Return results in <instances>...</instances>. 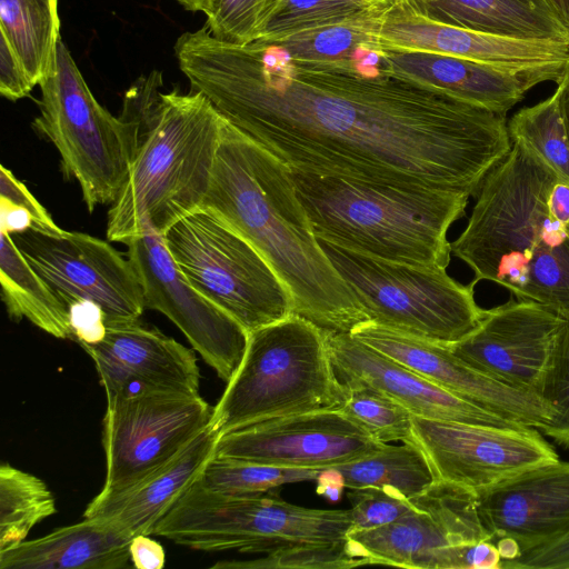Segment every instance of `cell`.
Masks as SVG:
<instances>
[{"instance_id":"6da1fadb","label":"cell","mask_w":569,"mask_h":569,"mask_svg":"<svg viewBox=\"0 0 569 569\" xmlns=\"http://www.w3.org/2000/svg\"><path fill=\"white\" fill-rule=\"evenodd\" d=\"M174 54L191 89L291 171L473 196L511 149L506 114L391 73L381 47L306 62L203 26Z\"/></svg>"},{"instance_id":"7a4b0ae2","label":"cell","mask_w":569,"mask_h":569,"mask_svg":"<svg viewBox=\"0 0 569 569\" xmlns=\"http://www.w3.org/2000/svg\"><path fill=\"white\" fill-rule=\"evenodd\" d=\"M201 208L258 250L289 291L295 313L328 331L349 333L365 323L312 230L289 168L226 119Z\"/></svg>"},{"instance_id":"3957f363","label":"cell","mask_w":569,"mask_h":569,"mask_svg":"<svg viewBox=\"0 0 569 569\" xmlns=\"http://www.w3.org/2000/svg\"><path fill=\"white\" fill-rule=\"evenodd\" d=\"M556 172L526 143L511 140L507 156L485 177L452 254L519 300L569 319V227L550 213Z\"/></svg>"},{"instance_id":"277c9868","label":"cell","mask_w":569,"mask_h":569,"mask_svg":"<svg viewBox=\"0 0 569 569\" xmlns=\"http://www.w3.org/2000/svg\"><path fill=\"white\" fill-rule=\"evenodd\" d=\"M153 70L127 91L123 108L140 122V143L129 176L108 211L107 238L129 243L159 236L201 208L208 192L223 117L193 89L161 92Z\"/></svg>"},{"instance_id":"5b68a950","label":"cell","mask_w":569,"mask_h":569,"mask_svg":"<svg viewBox=\"0 0 569 569\" xmlns=\"http://www.w3.org/2000/svg\"><path fill=\"white\" fill-rule=\"evenodd\" d=\"M290 172L317 238L383 260L449 266L448 230L469 193Z\"/></svg>"},{"instance_id":"8992f818","label":"cell","mask_w":569,"mask_h":569,"mask_svg":"<svg viewBox=\"0 0 569 569\" xmlns=\"http://www.w3.org/2000/svg\"><path fill=\"white\" fill-rule=\"evenodd\" d=\"M347 398L326 330L292 313L248 333L243 358L209 426L221 436L268 419L339 409Z\"/></svg>"},{"instance_id":"52a82bcc","label":"cell","mask_w":569,"mask_h":569,"mask_svg":"<svg viewBox=\"0 0 569 569\" xmlns=\"http://www.w3.org/2000/svg\"><path fill=\"white\" fill-rule=\"evenodd\" d=\"M351 527L350 509L306 508L271 490L223 493L206 488L198 478L151 535L197 550L270 555L345 543Z\"/></svg>"},{"instance_id":"ba28073f","label":"cell","mask_w":569,"mask_h":569,"mask_svg":"<svg viewBox=\"0 0 569 569\" xmlns=\"http://www.w3.org/2000/svg\"><path fill=\"white\" fill-rule=\"evenodd\" d=\"M39 86L32 128L54 144L64 177L77 180L90 212L112 204L140 143L138 118L124 108L114 117L98 102L62 39L54 67Z\"/></svg>"},{"instance_id":"9c48e42d","label":"cell","mask_w":569,"mask_h":569,"mask_svg":"<svg viewBox=\"0 0 569 569\" xmlns=\"http://www.w3.org/2000/svg\"><path fill=\"white\" fill-rule=\"evenodd\" d=\"M318 241L353 292L365 323L449 346L483 318L475 286L458 282L443 268L383 260Z\"/></svg>"},{"instance_id":"30bf717a","label":"cell","mask_w":569,"mask_h":569,"mask_svg":"<svg viewBox=\"0 0 569 569\" xmlns=\"http://www.w3.org/2000/svg\"><path fill=\"white\" fill-rule=\"evenodd\" d=\"M161 237L188 282L248 333L295 313L289 291L266 259L212 211L199 208Z\"/></svg>"},{"instance_id":"8fae6325","label":"cell","mask_w":569,"mask_h":569,"mask_svg":"<svg viewBox=\"0 0 569 569\" xmlns=\"http://www.w3.org/2000/svg\"><path fill=\"white\" fill-rule=\"evenodd\" d=\"M411 499V509L388 525L350 528L346 550L359 566L463 569L469 546L493 541L479 516L475 492L436 480Z\"/></svg>"},{"instance_id":"7c38bea8","label":"cell","mask_w":569,"mask_h":569,"mask_svg":"<svg viewBox=\"0 0 569 569\" xmlns=\"http://www.w3.org/2000/svg\"><path fill=\"white\" fill-rule=\"evenodd\" d=\"M212 413L199 393L140 390L107 398L101 492L124 489L166 463L210 425Z\"/></svg>"},{"instance_id":"4fadbf2b","label":"cell","mask_w":569,"mask_h":569,"mask_svg":"<svg viewBox=\"0 0 569 569\" xmlns=\"http://www.w3.org/2000/svg\"><path fill=\"white\" fill-rule=\"evenodd\" d=\"M10 234L67 308L92 302L102 310L107 327L134 322L142 316L146 306L138 274L129 258L107 241L66 230L27 229Z\"/></svg>"},{"instance_id":"5bb4252c","label":"cell","mask_w":569,"mask_h":569,"mask_svg":"<svg viewBox=\"0 0 569 569\" xmlns=\"http://www.w3.org/2000/svg\"><path fill=\"white\" fill-rule=\"evenodd\" d=\"M435 479L476 495L559 457L536 428L498 427L413 416L412 437Z\"/></svg>"},{"instance_id":"9a60e30c","label":"cell","mask_w":569,"mask_h":569,"mask_svg":"<svg viewBox=\"0 0 569 569\" xmlns=\"http://www.w3.org/2000/svg\"><path fill=\"white\" fill-rule=\"evenodd\" d=\"M127 246L146 308L171 320L218 377L228 382L243 358L247 330L188 282L161 236L148 231Z\"/></svg>"},{"instance_id":"2e32d148","label":"cell","mask_w":569,"mask_h":569,"mask_svg":"<svg viewBox=\"0 0 569 569\" xmlns=\"http://www.w3.org/2000/svg\"><path fill=\"white\" fill-rule=\"evenodd\" d=\"M340 409L259 421L219 436L214 456L282 468L326 469L383 448Z\"/></svg>"},{"instance_id":"e0dca14e","label":"cell","mask_w":569,"mask_h":569,"mask_svg":"<svg viewBox=\"0 0 569 569\" xmlns=\"http://www.w3.org/2000/svg\"><path fill=\"white\" fill-rule=\"evenodd\" d=\"M566 321L538 302L511 299L485 310L479 326L448 348L479 371L540 397Z\"/></svg>"},{"instance_id":"ac0fdd59","label":"cell","mask_w":569,"mask_h":569,"mask_svg":"<svg viewBox=\"0 0 569 569\" xmlns=\"http://www.w3.org/2000/svg\"><path fill=\"white\" fill-rule=\"evenodd\" d=\"M349 333L439 387L518 426L541 429L552 416V409L541 397L479 371L448 346L369 322Z\"/></svg>"},{"instance_id":"d6986e66","label":"cell","mask_w":569,"mask_h":569,"mask_svg":"<svg viewBox=\"0 0 569 569\" xmlns=\"http://www.w3.org/2000/svg\"><path fill=\"white\" fill-rule=\"evenodd\" d=\"M80 346L93 360L107 398L140 390L199 393L193 351L139 320L108 326L100 342Z\"/></svg>"},{"instance_id":"ffe728a7","label":"cell","mask_w":569,"mask_h":569,"mask_svg":"<svg viewBox=\"0 0 569 569\" xmlns=\"http://www.w3.org/2000/svg\"><path fill=\"white\" fill-rule=\"evenodd\" d=\"M326 336L336 373L346 386L379 391L426 419L521 427L439 387L350 333L326 330Z\"/></svg>"},{"instance_id":"44dd1931","label":"cell","mask_w":569,"mask_h":569,"mask_svg":"<svg viewBox=\"0 0 569 569\" xmlns=\"http://www.w3.org/2000/svg\"><path fill=\"white\" fill-rule=\"evenodd\" d=\"M483 526L493 540L515 539L521 553L569 535V462L528 469L477 493Z\"/></svg>"},{"instance_id":"7402d4cb","label":"cell","mask_w":569,"mask_h":569,"mask_svg":"<svg viewBox=\"0 0 569 569\" xmlns=\"http://www.w3.org/2000/svg\"><path fill=\"white\" fill-rule=\"evenodd\" d=\"M378 39L381 48L517 69L566 64L569 59V40L516 39L453 27L419 16L398 0L385 12Z\"/></svg>"},{"instance_id":"603a6c76","label":"cell","mask_w":569,"mask_h":569,"mask_svg":"<svg viewBox=\"0 0 569 569\" xmlns=\"http://www.w3.org/2000/svg\"><path fill=\"white\" fill-rule=\"evenodd\" d=\"M393 74L467 103L507 114L536 86L561 78L565 64L517 69L431 52L381 48Z\"/></svg>"},{"instance_id":"cb8c5ba5","label":"cell","mask_w":569,"mask_h":569,"mask_svg":"<svg viewBox=\"0 0 569 569\" xmlns=\"http://www.w3.org/2000/svg\"><path fill=\"white\" fill-rule=\"evenodd\" d=\"M218 438L208 426L170 460L139 481L118 491H100L88 503L83 517L104 520L129 538L151 535L214 456Z\"/></svg>"},{"instance_id":"d4e9b609","label":"cell","mask_w":569,"mask_h":569,"mask_svg":"<svg viewBox=\"0 0 569 569\" xmlns=\"http://www.w3.org/2000/svg\"><path fill=\"white\" fill-rule=\"evenodd\" d=\"M131 538L111 523L84 518L0 552L1 569H121Z\"/></svg>"},{"instance_id":"484cf974","label":"cell","mask_w":569,"mask_h":569,"mask_svg":"<svg viewBox=\"0 0 569 569\" xmlns=\"http://www.w3.org/2000/svg\"><path fill=\"white\" fill-rule=\"evenodd\" d=\"M427 19L516 39L569 40L552 0H398Z\"/></svg>"},{"instance_id":"4316f807","label":"cell","mask_w":569,"mask_h":569,"mask_svg":"<svg viewBox=\"0 0 569 569\" xmlns=\"http://www.w3.org/2000/svg\"><path fill=\"white\" fill-rule=\"evenodd\" d=\"M0 283L8 316L32 325L58 339H73L69 309L31 267L10 233L1 230Z\"/></svg>"},{"instance_id":"83f0119b","label":"cell","mask_w":569,"mask_h":569,"mask_svg":"<svg viewBox=\"0 0 569 569\" xmlns=\"http://www.w3.org/2000/svg\"><path fill=\"white\" fill-rule=\"evenodd\" d=\"M0 31L34 86L52 71L60 37L58 0H0Z\"/></svg>"},{"instance_id":"f1b7e54d","label":"cell","mask_w":569,"mask_h":569,"mask_svg":"<svg viewBox=\"0 0 569 569\" xmlns=\"http://www.w3.org/2000/svg\"><path fill=\"white\" fill-rule=\"evenodd\" d=\"M332 468L341 476L345 488H383L408 499L436 481L425 453L407 442L400 446L386 443L372 455Z\"/></svg>"},{"instance_id":"f546056e","label":"cell","mask_w":569,"mask_h":569,"mask_svg":"<svg viewBox=\"0 0 569 569\" xmlns=\"http://www.w3.org/2000/svg\"><path fill=\"white\" fill-rule=\"evenodd\" d=\"M389 8L277 39L259 40L281 48L292 59L299 61L320 63L342 61L352 58L362 49L380 47L379 28Z\"/></svg>"},{"instance_id":"4dcf8cb0","label":"cell","mask_w":569,"mask_h":569,"mask_svg":"<svg viewBox=\"0 0 569 569\" xmlns=\"http://www.w3.org/2000/svg\"><path fill=\"white\" fill-rule=\"evenodd\" d=\"M57 512L56 500L37 476L7 462L0 467V552L23 542L30 530Z\"/></svg>"},{"instance_id":"1f68e13d","label":"cell","mask_w":569,"mask_h":569,"mask_svg":"<svg viewBox=\"0 0 569 569\" xmlns=\"http://www.w3.org/2000/svg\"><path fill=\"white\" fill-rule=\"evenodd\" d=\"M511 140H520L569 183V136L559 89L547 99L520 109L508 122Z\"/></svg>"},{"instance_id":"d6a6232c","label":"cell","mask_w":569,"mask_h":569,"mask_svg":"<svg viewBox=\"0 0 569 569\" xmlns=\"http://www.w3.org/2000/svg\"><path fill=\"white\" fill-rule=\"evenodd\" d=\"M321 470L273 467L213 456L199 480L211 490L249 495L267 492L286 483L317 481Z\"/></svg>"},{"instance_id":"836d02e7","label":"cell","mask_w":569,"mask_h":569,"mask_svg":"<svg viewBox=\"0 0 569 569\" xmlns=\"http://www.w3.org/2000/svg\"><path fill=\"white\" fill-rule=\"evenodd\" d=\"M348 398L339 408L376 440L409 443L413 415L386 395L363 386H347Z\"/></svg>"},{"instance_id":"e575fe53","label":"cell","mask_w":569,"mask_h":569,"mask_svg":"<svg viewBox=\"0 0 569 569\" xmlns=\"http://www.w3.org/2000/svg\"><path fill=\"white\" fill-rule=\"evenodd\" d=\"M376 10L383 9L353 0H277L260 39H277L301 30L355 19Z\"/></svg>"},{"instance_id":"d590c367","label":"cell","mask_w":569,"mask_h":569,"mask_svg":"<svg viewBox=\"0 0 569 569\" xmlns=\"http://www.w3.org/2000/svg\"><path fill=\"white\" fill-rule=\"evenodd\" d=\"M277 0H206L200 12L204 27L217 39L247 44L262 37Z\"/></svg>"},{"instance_id":"8d00e7d4","label":"cell","mask_w":569,"mask_h":569,"mask_svg":"<svg viewBox=\"0 0 569 569\" xmlns=\"http://www.w3.org/2000/svg\"><path fill=\"white\" fill-rule=\"evenodd\" d=\"M540 397L552 409L551 419L540 430L569 449V319L557 341Z\"/></svg>"},{"instance_id":"74e56055","label":"cell","mask_w":569,"mask_h":569,"mask_svg":"<svg viewBox=\"0 0 569 569\" xmlns=\"http://www.w3.org/2000/svg\"><path fill=\"white\" fill-rule=\"evenodd\" d=\"M347 550L346 542L335 546L302 547L282 552L262 555L252 560L219 561L218 569H347L358 567Z\"/></svg>"},{"instance_id":"f35d334b","label":"cell","mask_w":569,"mask_h":569,"mask_svg":"<svg viewBox=\"0 0 569 569\" xmlns=\"http://www.w3.org/2000/svg\"><path fill=\"white\" fill-rule=\"evenodd\" d=\"M351 503L353 529H373L388 525L412 507V499L389 489L366 487L351 489L348 493Z\"/></svg>"},{"instance_id":"ab89813d","label":"cell","mask_w":569,"mask_h":569,"mask_svg":"<svg viewBox=\"0 0 569 569\" xmlns=\"http://www.w3.org/2000/svg\"><path fill=\"white\" fill-rule=\"evenodd\" d=\"M0 201L27 211L33 223L32 229L48 233H60L63 231L53 221L47 209L29 191L27 186L18 180L11 170L3 164L0 166Z\"/></svg>"},{"instance_id":"60d3db41","label":"cell","mask_w":569,"mask_h":569,"mask_svg":"<svg viewBox=\"0 0 569 569\" xmlns=\"http://www.w3.org/2000/svg\"><path fill=\"white\" fill-rule=\"evenodd\" d=\"M34 84L8 42L0 40V93L10 101L22 99Z\"/></svg>"},{"instance_id":"b9f144b4","label":"cell","mask_w":569,"mask_h":569,"mask_svg":"<svg viewBox=\"0 0 569 569\" xmlns=\"http://www.w3.org/2000/svg\"><path fill=\"white\" fill-rule=\"evenodd\" d=\"M569 569V535L501 562V569Z\"/></svg>"},{"instance_id":"7bdbcfd3","label":"cell","mask_w":569,"mask_h":569,"mask_svg":"<svg viewBox=\"0 0 569 569\" xmlns=\"http://www.w3.org/2000/svg\"><path fill=\"white\" fill-rule=\"evenodd\" d=\"M69 320L73 339L79 343H98L107 332L106 319L102 310L89 301H80L69 308Z\"/></svg>"},{"instance_id":"ee69618b","label":"cell","mask_w":569,"mask_h":569,"mask_svg":"<svg viewBox=\"0 0 569 569\" xmlns=\"http://www.w3.org/2000/svg\"><path fill=\"white\" fill-rule=\"evenodd\" d=\"M149 536L136 535L130 540V561L137 569H161L164 567V549L161 543Z\"/></svg>"},{"instance_id":"f6af8a7d","label":"cell","mask_w":569,"mask_h":569,"mask_svg":"<svg viewBox=\"0 0 569 569\" xmlns=\"http://www.w3.org/2000/svg\"><path fill=\"white\" fill-rule=\"evenodd\" d=\"M502 559L492 540L469 546L463 556V569H501Z\"/></svg>"},{"instance_id":"bcb514c9","label":"cell","mask_w":569,"mask_h":569,"mask_svg":"<svg viewBox=\"0 0 569 569\" xmlns=\"http://www.w3.org/2000/svg\"><path fill=\"white\" fill-rule=\"evenodd\" d=\"M548 207L551 216L561 224L569 227V183L558 180L549 194Z\"/></svg>"},{"instance_id":"7dc6e473","label":"cell","mask_w":569,"mask_h":569,"mask_svg":"<svg viewBox=\"0 0 569 569\" xmlns=\"http://www.w3.org/2000/svg\"><path fill=\"white\" fill-rule=\"evenodd\" d=\"M0 209L1 230L8 233H16L32 229L33 223L27 211L3 201H0Z\"/></svg>"},{"instance_id":"c3c4849f","label":"cell","mask_w":569,"mask_h":569,"mask_svg":"<svg viewBox=\"0 0 569 569\" xmlns=\"http://www.w3.org/2000/svg\"><path fill=\"white\" fill-rule=\"evenodd\" d=\"M317 491L319 495L336 501L339 499L345 485L341 476L332 467L322 469L317 479Z\"/></svg>"},{"instance_id":"681fc988","label":"cell","mask_w":569,"mask_h":569,"mask_svg":"<svg viewBox=\"0 0 569 569\" xmlns=\"http://www.w3.org/2000/svg\"><path fill=\"white\" fill-rule=\"evenodd\" d=\"M557 88L560 92L565 123L569 136V59L565 64L561 78L557 82Z\"/></svg>"},{"instance_id":"f907efd6","label":"cell","mask_w":569,"mask_h":569,"mask_svg":"<svg viewBox=\"0 0 569 569\" xmlns=\"http://www.w3.org/2000/svg\"><path fill=\"white\" fill-rule=\"evenodd\" d=\"M496 546L498 548L502 561L513 560L521 555V548L519 543L512 538H498Z\"/></svg>"},{"instance_id":"816d5d0a","label":"cell","mask_w":569,"mask_h":569,"mask_svg":"<svg viewBox=\"0 0 569 569\" xmlns=\"http://www.w3.org/2000/svg\"><path fill=\"white\" fill-rule=\"evenodd\" d=\"M561 20L569 30V0H552Z\"/></svg>"},{"instance_id":"f5cc1de1","label":"cell","mask_w":569,"mask_h":569,"mask_svg":"<svg viewBox=\"0 0 569 569\" xmlns=\"http://www.w3.org/2000/svg\"><path fill=\"white\" fill-rule=\"evenodd\" d=\"M368 7L385 9L391 7L397 0H353Z\"/></svg>"},{"instance_id":"db71d44e","label":"cell","mask_w":569,"mask_h":569,"mask_svg":"<svg viewBox=\"0 0 569 569\" xmlns=\"http://www.w3.org/2000/svg\"><path fill=\"white\" fill-rule=\"evenodd\" d=\"M176 1H178L187 10L200 11V9L206 0H176Z\"/></svg>"}]
</instances>
